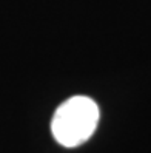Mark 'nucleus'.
<instances>
[{"instance_id":"nucleus-1","label":"nucleus","mask_w":151,"mask_h":153,"mask_svg":"<svg viewBox=\"0 0 151 153\" xmlns=\"http://www.w3.org/2000/svg\"><path fill=\"white\" fill-rule=\"evenodd\" d=\"M97 122V104L86 96H74L59 105L51 121V131L60 146L71 149L90 139Z\"/></svg>"}]
</instances>
